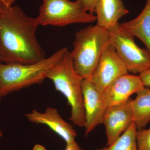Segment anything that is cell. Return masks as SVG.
<instances>
[{"mask_svg": "<svg viewBox=\"0 0 150 150\" xmlns=\"http://www.w3.org/2000/svg\"><path fill=\"white\" fill-rule=\"evenodd\" d=\"M65 150H84L76 142L66 144Z\"/></svg>", "mask_w": 150, "mask_h": 150, "instance_id": "19", "label": "cell"}, {"mask_svg": "<svg viewBox=\"0 0 150 150\" xmlns=\"http://www.w3.org/2000/svg\"><path fill=\"white\" fill-rule=\"evenodd\" d=\"M1 98L0 97V102H1Z\"/></svg>", "mask_w": 150, "mask_h": 150, "instance_id": "24", "label": "cell"}, {"mask_svg": "<svg viewBox=\"0 0 150 150\" xmlns=\"http://www.w3.org/2000/svg\"><path fill=\"white\" fill-rule=\"evenodd\" d=\"M33 150H47L46 148L40 144H35L33 147Z\"/></svg>", "mask_w": 150, "mask_h": 150, "instance_id": "21", "label": "cell"}, {"mask_svg": "<svg viewBox=\"0 0 150 150\" xmlns=\"http://www.w3.org/2000/svg\"><path fill=\"white\" fill-rule=\"evenodd\" d=\"M119 23L108 30L109 43L124 62L128 72L140 74L149 69V51L140 48L134 36L121 28Z\"/></svg>", "mask_w": 150, "mask_h": 150, "instance_id": "6", "label": "cell"}, {"mask_svg": "<svg viewBox=\"0 0 150 150\" xmlns=\"http://www.w3.org/2000/svg\"><path fill=\"white\" fill-rule=\"evenodd\" d=\"M85 10L89 13L93 14L95 12L96 0H79Z\"/></svg>", "mask_w": 150, "mask_h": 150, "instance_id": "17", "label": "cell"}, {"mask_svg": "<svg viewBox=\"0 0 150 150\" xmlns=\"http://www.w3.org/2000/svg\"><path fill=\"white\" fill-rule=\"evenodd\" d=\"M97 25L108 30L129 13L122 0H96L95 8Z\"/></svg>", "mask_w": 150, "mask_h": 150, "instance_id": "12", "label": "cell"}, {"mask_svg": "<svg viewBox=\"0 0 150 150\" xmlns=\"http://www.w3.org/2000/svg\"><path fill=\"white\" fill-rule=\"evenodd\" d=\"M119 25L122 29L142 40L150 53V0H146L144 8L136 18Z\"/></svg>", "mask_w": 150, "mask_h": 150, "instance_id": "13", "label": "cell"}, {"mask_svg": "<svg viewBox=\"0 0 150 150\" xmlns=\"http://www.w3.org/2000/svg\"><path fill=\"white\" fill-rule=\"evenodd\" d=\"M137 129L133 122L129 128L111 144L95 150H137L136 134Z\"/></svg>", "mask_w": 150, "mask_h": 150, "instance_id": "15", "label": "cell"}, {"mask_svg": "<svg viewBox=\"0 0 150 150\" xmlns=\"http://www.w3.org/2000/svg\"><path fill=\"white\" fill-rule=\"evenodd\" d=\"M137 150H150V128L137 130Z\"/></svg>", "mask_w": 150, "mask_h": 150, "instance_id": "16", "label": "cell"}, {"mask_svg": "<svg viewBox=\"0 0 150 150\" xmlns=\"http://www.w3.org/2000/svg\"><path fill=\"white\" fill-rule=\"evenodd\" d=\"M83 105L85 116V133L87 137L99 124L107 106L103 92L101 91L90 79H83L82 83Z\"/></svg>", "mask_w": 150, "mask_h": 150, "instance_id": "7", "label": "cell"}, {"mask_svg": "<svg viewBox=\"0 0 150 150\" xmlns=\"http://www.w3.org/2000/svg\"><path fill=\"white\" fill-rule=\"evenodd\" d=\"M36 19L39 25L61 27L74 23H91L96 21V17L86 11L79 0H43Z\"/></svg>", "mask_w": 150, "mask_h": 150, "instance_id": "5", "label": "cell"}, {"mask_svg": "<svg viewBox=\"0 0 150 150\" xmlns=\"http://www.w3.org/2000/svg\"><path fill=\"white\" fill-rule=\"evenodd\" d=\"M109 43L108 30L96 24L75 33L70 52L75 71L83 79L91 78L105 48Z\"/></svg>", "mask_w": 150, "mask_h": 150, "instance_id": "4", "label": "cell"}, {"mask_svg": "<svg viewBox=\"0 0 150 150\" xmlns=\"http://www.w3.org/2000/svg\"><path fill=\"white\" fill-rule=\"evenodd\" d=\"M36 18L19 6L6 7L0 14V59L4 64H34L46 59L36 38Z\"/></svg>", "mask_w": 150, "mask_h": 150, "instance_id": "1", "label": "cell"}, {"mask_svg": "<svg viewBox=\"0 0 150 150\" xmlns=\"http://www.w3.org/2000/svg\"><path fill=\"white\" fill-rule=\"evenodd\" d=\"M3 135L2 132V131H1V130H0V139H1V138L2 137Z\"/></svg>", "mask_w": 150, "mask_h": 150, "instance_id": "23", "label": "cell"}, {"mask_svg": "<svg viewBox=\"0 0 150 150\" xmlns=\"http://www.w3.org/2000/svg\"><path fill=\"white\" fill-rule=\"evenodd\" d=\"M68 51L60 48L54 54L34 64H0V97L33 85L43 82L50 70Z\"/></svg>", "mask_w": 150, "mask_h": 150, "instance_id": "2", "label": "cell"}, {"mask_svg": "<svg viewBox=\"0 0 150 150\" xmlns=\"http://www.w3.org/2000/svg\"><path fill=\"white\" fill-rule=\"evenodd\" d=\"M6 7H8L4 3L2 0H0V14L1 13L2 11L4 10V9ZM1 61V59H0V64L2 63Z\"/></svg>", "mask_w": 150, "mask_h": 150, "instance_id": "20", "label": "cell"}, {"mask_svg": "<svg viewBox=\"0 0 150 150\" xmlns=\"http://www.w3.org/2000/svg\"><path fill=\"white\" fill-rule=\"evenodd\" d=\"M131 98L126 102L108 107L103 118L109 146L123 134L134 122Z\"/></svg>", "mask_w": 150, "mask_h": 150, "instance_id": "9", "label": "cell"}, {"mask_svg": "<svg viewBox=\"0 0 150 150\" xmlns=\"http://www.w3.org/2000/svg\"><path fill=\"white\" fill-rule=\"evenodd\" d=\"M144 87L139 75L128 73L119 77L103 92L107 108L126 102L131 95Z\"/></svg>", "mask_w": 150, "mask_h": 150, "instance_id": "11", "label": "cell"}, {"mask_svg": "<svg viewBox=\"0 0 150 150\" xmlns=\"http://www.w3.org/2000/svg\"><path fill=\"white\" fill-rule=\"evenodd\" d=\"M139 76L145 87L150 86V69L140 73Z\"/></svg>", "mask_w": 150, "mask_h": 150, "instance_id": "18", "label": "cell"}, {"mask_svg": "<svg viewBox=\"0 0 150 150\" xmlns=\"http://www.w3.org/2000/svg\"><path fill=\"white\" fill-rule=\"evenodd\" d=\"M135 99H131L133 121L137 130L145 129L150 122V88L144 87L137 93Z\"/></svg>", "mask_w": 150, "mask_h": 150, "instance_id": "14", "label": "cell"}, {"mask_svg": "<svg viewBox=\"0 0 150 150\" xmlns=\"http://www.w3.org/2000/svg\"><path fill=\"white\" fill-rule=\"evenodd\" d=\"M25 117L31 123L48 126L61 137L66 144L76 142L75 139L77 135L76 130L63 119L56 108L47 107L43 112L33 110L26 113Z\"/></svg>", "mask_w": 150, "mask_h": 150, "instance_id": "10", "label": "cell"}, {"mask_svg": "<svg viewBox=\"0 0 150 150\" xmlns=\"http://www.w3.org/2000/svg\"><path fill=\"white\" fill-rule=\"evenodd\" d=\"M4 3L8 6L10 7L13 6L15 0H2Z\"/></svg>", "mask_w": 150, "mask_h": 150, "instance_id": "22", "label": "cell"}, {"mask_svg": "<svg viewBox=\"0 0 150 150\" xmlns=\"http://www.w3.org/2000/svg\"><path fill=\"white\" fill-rule=\"evenodd\" d=\"M128 73L124 62L109 44L103 54L90 79L103 92L116 79Z\"/></svg>", "mask_w": 150, "mask_h": 150, "instance_id": "8", "label": "cell"}, {"mask_svg": "<svg viewBox=\"0 0 150 150\" xmlns=\"http://www.w3.org/2000/svg\"><path fill=\"white\" fill-rule=\"evenodd\" d=\"M56 90L66 98L71 107L69 119L74 125L85 127V116L82 83L83 79L75 71L69 51L56 63L47 74Z\"/></svg>", "mask_w": 150, "mask_h": 150, "instance_id": "3", "label": "cell"}]
</instances>
